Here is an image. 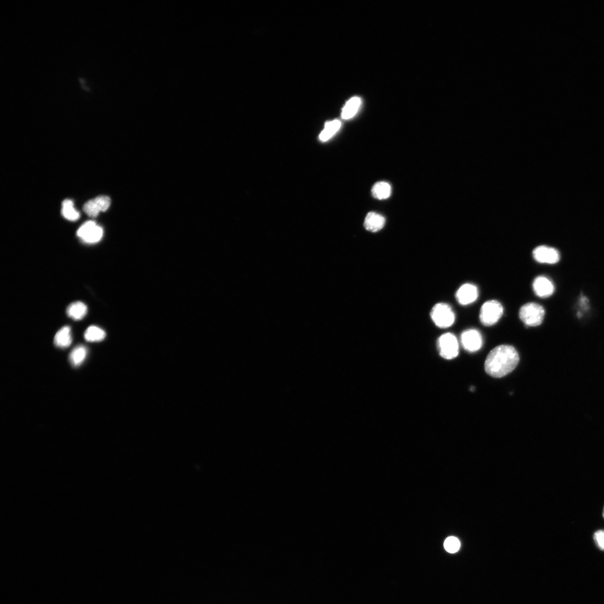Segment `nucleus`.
Returning <instances> with one entry per match:
<instances>
[{"label":"nucleus","mask_w":604,"mask_h":604,"mask_svg":"<svg viewBox=\"0 0 604 604\" xmlns=\"http://www.w3.org/2000/svg\"><path fill=\"white\" fill-rule=\"evenodd\" d=\"M360 99L358 97H354L350 100V101L346 103L344 107L343 113L342 118L344 119H349L353 117L355 114L358 111V110L360 106Z\"/></svg>","instance_id":"6ab92c4d"},{"label":"nucleus","mask_w":604,"mask_h":604,"mask_svg":"<svg viewBox=\"0 0 604 604\" xmlns=\"http://www.w3.org/2000/svg\"><path fill=\"white\" fill-rule=\"evenodd\" d=\"M386 219L380 214L370 212L366 215L364 220V227L367 230L376 233L385 226Z\"/></svg>","instance_id":"f8f14e48"},{"label":"nucleus","mask_w":604,"mask_h":604,"mask_svg":"<svg viewBox=\"0 0 604 604\" xmlns=\"http://www.w3.org/2000/svg\"><path fill=\"white\" fill-rule=\"evenodd\" d=\"M503 313L502 304L497 301L490 300L483 304L480 310V319L485 327L495 324Z\"/></svg>","instance_id":"7ed1b4c3"},{"label":"nucleus","mask_w":604,"mask_h":604,"mask_svg":"<svg viewBox=\"0 0 604 604\" xmlns=\"http://www.w3.org/2000/svg\"><path fill=\"white\" fill-rule=\"evenodd\" d=\"M460 341L464 349L471 353L479 350L483 344L482 336L476 329L464 331L461 335Z\"/></svg>","instance_id":"0eeeda50"},{"label":"nucleus","mask_w":604,"mask_h":604,"mask_svg":"<svg viewBox=\"0 0 604 604\" xmlns=\"http://www.w3.org/2000/svg\"><path fill=\"white\" fill-rule=\"evenodd\" d=\"M533 288L535 295L543 298L551 296L554 292V286L552 282L544 276L535 278L533 283Z\"/></svg>","instance_id":"9b49d317"},{"label":"nucleus","mask_w":604,"mask_h":604,"mask_svg":"<svg viewBox=\"0 0 604 604\" xmlns=\"http://www.w3.org/2000/svg\"><path fill=\"white\" fill-rule=\"evenodd\" d=\"M341 122L338 120H335L326 124L325 128L319 135V138L322 141H327L338 132L341 127Z\"/></svg>","instance_id":"aec40b11"},{"label":"nucleus","mask_w":604,"mask_h":604,"mask_svg":"<svg viewBox=\"0 0 604 604\" xmlns=\"http://www.w3.org/2000/svg\"><path fill=\"white\" fill-rule=\"evenodd\" d=\"M519 356L513 346L502 345L497 346L488 355L485 361V370L494 378H501L510 374L517 367Z\"/></svg>","instance_id":"f257e3e1"},{"label":"nucleus","mask_w":604,"mask_h":604,"mask_svg":"<svg viewBox=\"0 0 604 604\" xmlns=\"http://www.w3.org/2000/svg\"><path fill=\"white\" fill-rule=\"evenodd\" d=\"M533 255L535 261L541 264H554L560 260L558 250L547 246H539L534 249Z\"/></svg>","instance_id":"6e6552de"},{"label":"nucleus","mask_w":604,"mask_h":604,"mask_svg":"<svg viewBox=\"0 0 604 604\" xmlns=\"http://www.w3.org/2000/svg\"><path fill=\"white\" fill-rule=\"evenodd\" d=\"M444 545L445 550L448 552L454 553L459 550L460 547V543L459 540L456 538L450 537L446 538L445 540Z\"/></svg>","instance_id":"412c9836"},{"label":"nucleus","mask_w":604,"mask_h":604,"mask_svg":"<svg viewBox=\"0 0 604 604\" xmlns=\"http://www.w3.org/2000/svg\"><path fill=\"white\" fill-rule=\"evenodd\" d=\"M593 537L597 547L604 550V530H597L593 534Z\"/></svg>","instance_id":"4be33fe9"},{"label":"nucleus","mask_w":604,"mask_h":604,"mask_svg":"<svg viewBox=\"0 0 604 604\" xmlns=\"http://www.w3.org/2000/svg\"><path fill=\"white\" fill-rule=\"evenodd\" d=\"M391 187L389 183L386 182H379L376 183L373 187L372 195L379 200H384L389 198L391 194Z\"/></svg>","instance_id":"2eb2a0df"},{"label":"nucleus","mask_w":604,"mask_h":604,"mask_svg":"<svg viewBox=\"0 0 604 604\" xmlns=\"http://www.w3.org/2000/svg\"><path fill=\"white\" fill-rule=\"evenodd\" d=\"M87 312V307L86 304L81 302L72 303L67 309L68 316L75 321H80L85 317Z\"/></svg>","instance_id":"4468645a"},{"label":"nucleus","mask_w":604,"mask_h":604,"mask_svg":"<svg viewBox=\"0 0 604 604\" xmlns=\"http://www.w3.org/2000/svg\"><path fill=\"white\" fill-rule=\"evenodd\" d=\"M430 314L434 323L440 328H449L455 322V313L448 304L440 303L436 304Z\"/></svg>","instance_id":"20e7f679"},{"label":"nucleus","mask_w":604,"mask_h":604,"mask_svg":"<svg viewBox=\"0 0 604 604\" xmlns=\"http://www.w3.org/2000/svg\"><path fill=\"white\" fill-rule=\"evenodd\" d=\"M479 290L471 283L462 285L456 291V299L461 305L467 306L475 302L479 297Z\"/></svg>","instance_id":"9d476101"},{"label":"nucleus","mask_w":604,"mask_h":604,"mask_svg":"<svg viewBox=\"0 0 604 604\" xmlns=\"http://www.w3.org/2000/svg\"><path fill=\"white\" fill-rule=\"evenodd\" d=\"M111 204V200L107 196H99L84 204L83 211L88 216L97 217L101 212H106Z\"/></svg>","instance_id":"1a4fd4ad"},{"label":"nucleus","mask_w":604,"mask_h":604,"mask_svg":"<svg viewBox=\"0 0 604 604\" xmlns=\"http://www.w3.org/2000/svg\"><path fill=\"white\" fill-rule=\"evenodd\" d=\"M545 316V310L540 304L530 302L525 304L519 311V317L527 327H536L542 324Z\"/></svg>","instance_id":"f03ea898"},{"label":"nucleus","mask_w":604,"mask_h":604,"mask_svg":"<svg viewBox=\"0 0 604 604\" xmlns=\"http://www.w3.org/2000/svg\"><path fill=\"white\" fill-rule=\"evenodd\" d=\"M438 345L440 355L445 359H453L459 354L458 341L453 334L446 333L441 336Z\"/></svg>","instance_id":"423d86ee"},{"label":"nucleus","mask_w":604,"mask_h":604,"mask_svg":"<svg viewBox=\"0 0 604 604\" xmlns=\"http://www.w3.org/2000/svg\"><path fill=\"white\" fill-rule=\"evenodd\" d=\"M602 516L604 519V508H603V513H602Z\"/></svg>","instance_id":"b1692460"},{"label":"nucleus","mask_w":604,"mask_h":604,"mask_svg":"<svg viewBox=\"0 0 604 604\" xmlns=\"http://www.w3.org/2000/svg\"><path fill=\"white\" fill-rule=\"evenodd\" d=\"M103 228L93 220L83 223L77 232L78 237L87 244L99 243L103 238Z\"/></svg>","instance_id":"39448f33"},{"label":"nucleus","mask_w":604,"mask_h":604,"mask_svg":"<svg viewBox=\"0 0 604 604\" xmlns=\"http://www.w3.org/2000/svg\"><path fill=\"white\" fill-rule=\"evenodd\" d=\"M71 331L69 327H65L57 332L54 339L55 344L57 347L62 349L69 347L72 341Z\"/></svg>","instance_id":"ddd939ff"},{"label":"nucleus","mask_w":604,"mask_h":604,"mask_svg":"<svg viewBox=\"0 0 604 604\" xmlns=\"http://www.w3.org/2000/svg\"><path fill=\"white\" fill-rule=\"evenodd\" d=\"M84 337L88 342H99L106 337V333L102 329L96 326H91L86 330Z\"/></svg>","instance_id":"a211bd4d"},{"label":"nucleus","mask_w":604,"mask_h":604,"mask_svg":"<svg viewBox=\"0 0 604 604\" xmlns=\"http://www.w3.org/2000/svg\"><path fill=\"white\" fill-rule=\"evenodd\" d=\"M62 214L65 218L71 221H76L80 217V214L74 207L72 201L66 199L62 202Z\"/></svg>","instance_id":"dca6fc26"},{"label":"nucleus","mask_w":604,"mask_h":604,"mask_svg":"<svg viewBox=\"0 0 604 604\" xmlns=\"http://www.w3.org/2000/svg\"><path fill=\"white\" fill-rule=\"evenodd\" d=\"M79 80H80V82H81L82 83H84V82H85V81H84V80L82 79V78H80V79H79Z\"/></svg>","instance_id":"5701e85b"},{"label":"nucleus","mask_w":604,"mask_h":604,"mask_svg":"<svg viewBox=\"0 0 604 604\" xmlns=\"http://www.w3.org/2000/svg\"><path fill=\"white\" fill-rule=\"evenodd\" d=\"M87 350L85 346L78 345L73 349L70 355V361L73 366H79L85 360Z\"/></svg>","instance_id":"f3484780"}]
</instances>
